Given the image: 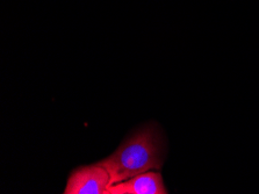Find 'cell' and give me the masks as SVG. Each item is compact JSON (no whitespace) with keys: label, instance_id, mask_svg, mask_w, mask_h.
<instances>
[{"label":"cell","instance_id":"obj_1","mask_svg":"<svg viewBox=\"0 0 259 194\" xmlns=\"http://www.w3.org/2000/svg\"><path fill=\"white\" fill-rule=\"evenodd\" d=\"M165 155V141L159 128L148 125L125 138L111 156L99 163L108 171L113 185L140 173L160 170Z\"/></svg>","mask_w":259,"mask_h":194},{"label":"cell","instance_id":"obj_2","mask_svg":"<svg viewBox=\"0 0 259 194\" xmlns=\"http://www.w3.org/2000/svg\"><path fill=\"white\" fill-rule=\"evenodd\" d=\"M111 176L100 163L84 165L70 173L64 194H107Z\"/></svg>","mask_w":259,"mask_h":194},{"label":"cell","instance_id":"obj_3","mask_svg":"<svg viewBox=\"0 0 259 194\" xmlns=\"http://www.w3.org/2000/svg\"><path fill=\"white\" fill-rule=\"evenodd\" d=\"M158 170H151L108 187L107 194H167Z\"/></svg>","mask_w":259,"mask_h":194}]
</instances>
